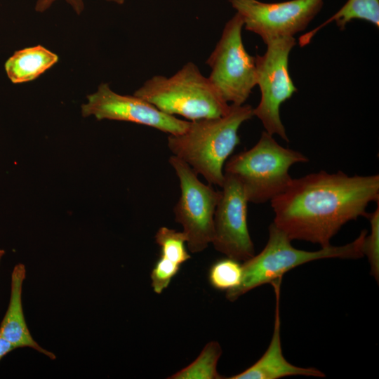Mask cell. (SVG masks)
Masks as SVG:
<instances>
[{
	"mask_svg": "<svg viewBox=\"0 0 379 379\" xmlns=\"http://www.w3.org/2000/svg\"><path fill=\"white\" fill-rule=\"evenodd\" d=\"M25 274V267L22 263L16 265L13 270L10 301L0 325V335L15 348L29 347L55 359L53 352L42 348L32 338L26 324L22 305V289Z\"/></svg>",
	"mask_w": 379,
	"mask_h": 379,
	"instance_id": "4fadbf2b",
	"label": "cell"
},
{
	"mask_svg": "<svg viewBox=\"0 0 379 379\" xmlns=\"http://www.w3.org/2000/svg\"><path fill=\"white\" fill-rule=\"evenodd\" d=\"M180 265L160 255L150 274L152 287L157 294H161L180 270Z\"/></svg>",
	"mask_w": 379,
	"mask_h": 379,
	"instance_id": "ffe728a7",
	"label": "cell"
},
{
	"mask_svg": "<svg viewBox=\"0 0 379 379\" xmlns=\"http://www.w3.org/2000/svg\"><path fill=\"white\" fill-rule=\"evenodd\" d=\"M242 275V264L227 257L211 265L208 271V280L213 288L227 291L240 284Z\"/></svg>",
	"mask_w": 379,
	"mask_h": 379,
	"instance_id": "e0dca14e",
	"label": "cell"
},
{
	"mask_svg": "<svg viewBox=\"0 0 379 379\" xmlns=\"http://www.w3.org/2000/svg\"><path fill=\"white\" fill-rule=\"evenodd\" d=\"M253 116L251 105L231 104L225 115L192 121L183 133L169 135L168 147L209 184L222 187L225 164L240 142L238 130Z\"/></svg>",
	"mask_w": 379,
	"mask_h": 379,
	"instance_id": "7a4b0ae2",
	"label": "cell"
},
{
	"mask_svg": "<svg viewBox=\"0 0 379 379\" xmlns=\"http://www.w3.org/2000/svg\"><path fill=\"white\" fill-rule=\"evenodd\" d=\"M282 278L270 284L276 296V308L273 333L269 346L262 356L245 371L234 375L230 379H278L291 375H305L318 378L325 377L320 370L313 368L296 366L284 357L281 342V319L279 301Z\"/></svg>",
	"mask_w": 379,
	"mask_h": 379,
	"instance_id": "7c38bea8",
	"label": "cell"
},
{
	"mask_svg": "<svg viewBox=\"0 0 379 379\" xmlns=\"http://www.w3.org/2000/svg\"><path fill=\"white\" fill-rule=\"evenodd\" d=\"M168 161L179 179L181 190L173 209L175 221L182 226L190 252H201L213 238L214 213L221 191L201 182L191 166L177 157L171 156Z\"/></svg>",
	"mask_w": 379,
	"mask_h": 379,
	"instance_id": "ba28073f",
	"label": "cell"
},
{
	"mask_svg": "<svg viewBox=\"0 0 379 379\" xmlns=\"http://www.w3.org/2000/svg\"><path fill=\"white\" fill-rule=\"evenodd\" d=\"M244 22L236 13L225 24L221 37L206 60L208 77L226 102L244 105L257 85L255 58L246 51L241 36Z\"/></svg>",
	"mask_w": 379,
	"mask_h": 379,
	"instance_id": "8992f818",
	"label": "cell"
},
{
	"mask_svg": "<svg viewBox=\"0 0 379 379\" xmlns=\"http://www.w3.org/2000/svg\"><path fill=\"white\" fill-rule=\"evenodd\" d=\"M307 161L305 155L280 145L273 135L263 131L252 148L225 162L224 173L240 183L248 202L261 204L286 189L292 180L289 175L292 165Z\"/></svg>",
	"mask_w": 379,
	"mask_h": 379,
	"instance_id": "5b68a950",
	"label": "cell"
},
{
	"mask_svg": "<svg viewBox=\"0 0 379 379\" xmlns=\"http://www.w3.org/2000/svg\"><path fill=\"white\" fill-rule=\"evenodd\" d=\"M248 31L259 35L265 44L293 36L306 29L320 12L324 0H289L267 3L259 0H230Z\"/></svg>",
	"mask_w": 379,
	"mask_h": 379,
	"instance_id": "9c48e42d",
	"label": "cell"
},
{
	"mask_svg": "<svg viewBox=\"0 0 379 379\" xmlns=\"http://www.w3.org/2000/svg\"><path fill=\"white\" fill-rule=\"evenodd\" d=\"M56 0H37L35 6V10L37 12H44L48 9L51 6ZM68 3L74 11L78 14H81L84 8V0H65ZM109 2H113L119 5L124 3L125 0H105Z\"/></svg>",
	"mask_w": 379,
	"mask_h": 379,
	"instance_id": "44dd1931",
	"label": "cell"
},
{
	"mask_svg": "<svg viewBox=\"0 0 379 379\" xmlns=\"http://www.w3.org/2000/svg\"><path fill=\"white\" fill-rule=\"evenodd\" d=\"M265 44V53L255 57L256 83L261 99L253 108V115L261 121L266 132L272 135L277 134L288 142L279 109L281 104L298 91L288 72V56L296 40L293 36L281 37Z\"/></svg>",
	"mask_w": 379,
	"mask_h": 379,
	"instance_id": "52a82bcc",
	"label": "cell"
},
{
	"mask_svg": "<svg viewBox=\"0 0 379 379\" xmlns=\"http://www.w3.org/2000/svg\"><path fill=\"white\" fill-rule=\"evenodd\" d=\"M368 21L379 27V0H347L334 15L313 30L307 32L299 39L300 46L309 44L314 35L322 27L332 22L344 29L352 20Z\"/></svg>",
	"mask_w": 379,
	"mask_h": 379,
	"instance_id": "9a60e30c",
	"label": "cell"
},
{
	"mask_svg": "<svg viewBox=\"0 0 379 379\" xmlns=\"http://www.w3.org/2000/svg\"><path fill=\"white\" fill-rule=\"evenodd\" d=\"M368 233L363 230L352 241L343 246L321 247L307 251L294 248L291 239L274 222L269 227V237L264 248L242 263L240 284L227 291L226 298L234 301L249 291L282 278L285 273L307 262L324 258L358 259L364 256V244Z\"/></svg>",
	"mask_w": 379,
	"mask_h": 379,
	"instance_id": "3957f363",
	"label": "cell"
},
{
	"mask_svg": "<svg viewBox=\"0 0 379 379\" xmlns=\"http://www.w3.org/2000/svg\"><path fill=\"white\" fill-rule=\"evenodd\" d=\"M14 349V345L0 335V360Z\"/></svg>",
	"mask_w": 379,
	"mask_h": 379,
	"instance_id": "7402d4cb",
	"label": "cell"
},
{
	"mask_svg": "<svg viewBox=\"0 0 379 379\" xmlns=\"http://www.w3.org/2000/svg\"><path fill=\"white\" fill-rule=\"evenodd\" d=\"M155 241L160 247V255L174 262L181 265L191 258L185 246L187 237L182 231L161 227L155 234Z\"/></svg>",
	"mask_w": 379,
	"mask_h": 379,
	"instance_id": "ac0fdd59",
	"label": "cell"
},
{
	"mask_svg": "<svg viewBox=\"0 0 379 379\" xmlns=\"http://www.w3.org/2000/svg\"><path fill=\"white\" fill-rule=\"evenodd\" d=\"M366 218L371 225V233L366 234L364 244V255L368 260L371 267V275L378 282L379 279V202L377 208L371 213H368Z\"/></svg>",
	"mask_w": 379,
	"mask_h": 379,
	"instance_id": "d6986e66",
	"label": "cell"
},
{
	"mask_svg": "<svg viewBox=\"0 0 379 379\" xmlns=\"http://www.w3.org/2000/svg\"><path fill=\"white\" fill-rule=\"evenodd\" d=\"M58 59V55L38 45L15 51L6 61L4 69L12 83L21 84L36 79Z\"/></svg>",
	"mask_w": 379,
	"mask_h": 379,
	"instance_id": "5bb4252c",
	"label": "cell"
},
{
	"mask_svg": "<svg viewBox=\"0 0 379 379\" xmlns=\"http://www.w3.org/2000/svg\"><path fill=\"white\" fill-rule=\"evenodd\" d=\"M133 95L166 114L191 121L220 117L230 108L208 78L192 62L170 77H152Z\"/></svg>",
	"mask_w": 379,
	"mask_h": 379,
	"instance_id": "277c9868",
	"label": "cell"
},
{
	"mask_svg": "<svg viewBox=\"0 0 379 379\" xmlns=\"http://www.w3.org/2000/svg\"><path fill=\"white\" fill-rule=\"evenodd\" d=\"M4 253H5V251L2 249H0V260L1 258L3 257V255H4Z\"/></svg>",
	"mask_w": 379,
	"mask_h": 379,
	"instance_id": "603a6c76",
	"label": "cell"
},
{
	"mask_svg": "<svg viewBox=\"0 0 379 379\" xmlns=\"http://www.w3.org/2000/svg\"><path fill=\"white\" fill-rule=\"evenodd\" d=\"M81 105L84 117L94 116L98 120L109 119L133 122L158 129L169 135L183 133L190 122L166 114L147 101L135 95L114 92L107 83L87 96Z\"/></svg>",
	"mask_w": 379,
	"mask_h": 379,
	"instance_id": "30bf717a",
	"label": "cell"
},
{
	"mask_svg": "<svg viewBox=\"0 0 379 379\" xmlns=\"http://www.w3.org/2000/svg\"><path fill=\"white\" fill-rule=\"evenodd\" d=\"M221 196L213 218L215 248L238 261H246L255 255L247 223V204L243 188L232 175L225 173Z\"/></svg>",
	"mask_w": 379,
	"mask_h": 379,
	"instance_id": "8fae6325",
	"label": "cell"
},
{
	"mask_svg": "<svg viewBox=\"0 0 379 379\" xmlns=\"http://www.w3.org/2000/svg\"><path fill=\"white\" fill-rule=\"evenodd\" d=\"M379 201V175L350 176L324 171L292 178L271 201L274 223L291 239L331 245L349 221L366 218V208Z\"/></svg>",
	"mask_w": 379,
	"mask_h": 379,
	"instance_id": "6da1fadb",
	"label": "cell"
},
{
	"mask_svg": "<svg viewBox=\"0 0 379 379\" xmlns=\"http://www.w3.org/2000/svg\"><path fill=\"white\" fill-rule=\"evenodd\" d=\"M222 348L215 341L208 343L199 355L191 364L177 371L168 379H220L224 378L217 370Z\"/></svg>",
	"mask_w": 379,
	"mask_h": 379,
	"instance_id": "2e32d148",
	"label": "cell"
}]
</instances>
